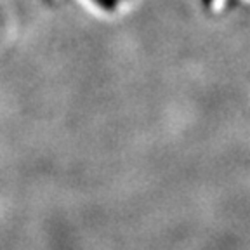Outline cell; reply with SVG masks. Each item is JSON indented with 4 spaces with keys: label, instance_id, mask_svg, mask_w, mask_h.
Returning a JSON list of instances; mask_svg holds the SVG:
<instances>
[{
    "label": "cell",
    "instance_id": "1",
    "mask_svg": "<svg viewBox=\"0 0 250 250\" xmlns=\"http://www.w3.org/2000/svg\"><path fill=\"white\" fill-rule=\"evenodd\" d=\"M96 4H99L103 9H106V11H111V9H115V5H117V0H94Z\"/></svg>",
    "mask_w": 250,
    "mask_h": 250
}]
</instances>
